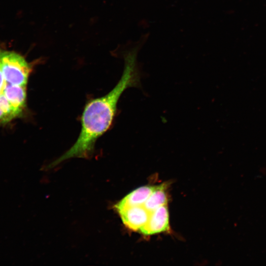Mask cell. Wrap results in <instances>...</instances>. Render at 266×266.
<instances>
[{
  "instance_id": "9c48e42d",
  "label": "cell",
  "mask_w": 266,
  "mask_h": 266,
  "mask_svg": "<svg viewBox=\"0 0 266 266\" xmlns=\"http://www.w3.org/2000/svg\"><path fill=\"white\" fill-rule=\"evenodd\" d=\"M5 81L3 77L1 66L0 64V94L2 93L4 86L5 85Z\"/></svg>"
},
{
  "instance_id": "3957f363",
  "label": "cell",
  "mask_w": 266,
  "mask_h": 266,
  "mask_svg": "<svg viewBox=\"0 0 266 266\" xmlns=\"http://www.w3.org/2000/svg\"><path fill=\"white\" fill-rule=\"evenodd\" d=\"M169 230V213L167 205L150 212L147 223L138 231L144 235H150Z\"/></svg>"
},
{
  "instance_id": "52a82bcc",
  "label": "cell",
  "mask_w": 266,
  "mask_h": 266,
  "mask_svg": "<svg viewBox=\"0 0 266 266\" xmlns=\"http://www.w3.org/2000/svg\"><path fill=\"white\" fill-rule=\"evenodd\" d=\"M167 183H163L156 187L143 206L150 212L167 204Z\"/></svg>"
},
{
  "instance_id": "7a4b0ae2",
  "label": "cell",
  "mask_w": 266,
  "mask_h": 266,
  "mask_svg": "<svg viewBox=\"0 0 266 266\" xmlns=\"http://www.w3.org/2000/svg\"><path fill=\"white\" fill-rule=\"evenodd\" d=\"M0 64L5 81L9 84L26 86L33 64L13 51L0 50Z\"/></svg>"
},
{
  "instance_id": "277c9868",
  "label": "cell",
  "mask_w": 266,
  "mask_h": 266,
  "mask_svg": "<svg viewBox=\"0 0 266 266\" xmlns=\"http://www.w3.org/2000/svg\"><path fill=\"white\" fill-rule=\"evenodd\" d=\"M117 212L124 225L133 231H139L148 221L150 214L143 205L130 206Z\"/></svg>"
},
{
  "instance_id": "8992f818",
  "label": "cell",
  "mask_w": 266,
  "mask_h": 266,
  "mask_svg": "<svg viewBox=\"0 0 266 266\" xmlns=\"http://www.w3.org/2000/svg\"><path fill=\"white\" fill-rule=\"evenodd\" d=\"M156 186L146 185L133 190L114 205L116 210L137 205H143Z\"/></svg>"
},
{
  "instance_id": "5b68a950",
  "label": "cell",
  "mask_w": 266,
  "mask_h": 266,
  "mask_svg": "<svg viewBox=\"0 0 266 266\" xmlns=\"http://www.w3.org/2000/svg\"><path fill=\"white\" fill-rule=\"evenodd\" d=\"M2 93L21 116L26 107V86L10 84L5 82Z\"/></svg>"
},
{
  "instance_id": "ba28073f",
  "label": "cell",
  "mask_w": 266,
  "mask_h": 266,
  "mask_svg": "<svg viewBox=\"0 0 266 266\" xmlns=\"http://www.w3.org/2000/svg\"><path fill=\"white\" fill-rule=\"evenodd\" d=\"M19 116L5 96L0 94V124H5Z\"/></svg>"
},
{
  "instance_id": "6da1fadb",
  "label": "cell",
  "mask_w": 266,
  "mask_h": 266,
  "mask_svg": "<svg viewBox=\"0 0 266 266\" xmlns=\"http://www.w3.org/2000/svg\"><path fill=\"white\" fill-rule=\"evenodd\" d=\"M145 42L139 39L124 55V69L115 87L105 96L86 104L81 118V130L74 145L56 160L52 166L72 157L89 158L94 151L96 140L110 127L118 100L128 88L140 86V71L137 54Z\"/></svg>"
}]
</instances>
